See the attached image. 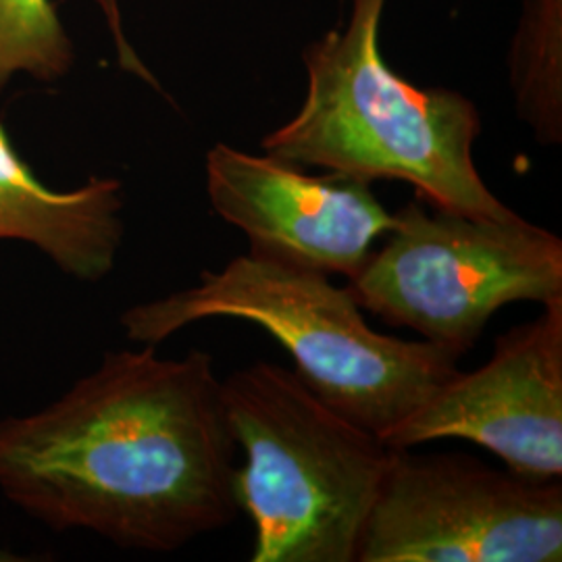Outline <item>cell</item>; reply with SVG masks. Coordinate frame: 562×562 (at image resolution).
<instances>
[{"label":"cell","instance_id":"obj_8","mask_svg":"<svg viewBox=\"0 0 562 562\" xmlns=\"http://www.w3.org/2000/svg\"><path fill=\"white\" fill-rule=\"evenodd\" d=\"M204 169L213 211L267 261L352 280L394 225L371 183L341 173L308 176L223 142L206 153Z\"/></svg>","mask_w":562,"mask_h":562},{"label":"cell","instance_id":"obj_6","mask_svg":"<svg viewBox=\"0 0 562 562\" xmlns=\"http://www.w3.org/2000/svg\"><path fill=\"white\" fill-rule=\"evenodd\" d=\"M562 485L462 454H411L385 475L357 562H559Z\"/></svg>","mask_w":562,"mask_h":562},{"label":"cell","instance_id":"obj_4","mask_svg":"<svg viewBox=\"0 0 562 562\" xmlns=\"http://www.w3.org/2000/svg\"><path fill=\"white\" fill-rule=\"evenodd\" d=\"M222 396L246 457L236 469V503L255 527L250 561L357 562L398 448L276 362L234 371Z\"/></svg>","mask_w":562,"mask_h":562},{"label":"cell","instance_id":"obj_11","mask_svg":"<svg viewBox=\"0 0 562 562\" xmlns=\"http://www.w3.org/2000/svg\"><path fill=\"white\" fill-rule=\"evenodd\" d=\"M71 65L74 44L50 0H0V90L15 74L59 80Z\"/></svg>","mask_w":562,"mask_h":562},{"label":"cell","instance_id":"obj_13","mask_svg":"<svg viewBox=\"0 0 562 562\" xmlns=\"http://www.w3.org/2000/svg\"><path fill=\"white\" fill-rule=\"evenodd\" d=\"M7 552H0V561H18L15 557H4Z\"/></svg>","mask_w":562,"mask_h":562},{"label":"cell","instance_id":"obj_1","mask_svg":"<svg viewBox=\"0 0 562 562\" xmlns=\"http://www.w3.org/2000/svg\"><path fill=\"white\" fill-rule=\"evenodd\" d=\"M236 452L213 357L162 359L144 344L0 422V492L55 531L173 552L240 513Z\"/></svg>","mask_w":562,"mask_h":562},{"label":"cell","instance_id":"obj_10","mask_svg":"<svg viewBox=\"0 0 562 562\" xmlns=\"http://www.w3.org/2000/svg\"><path fill=\"white\" fill-rule=\"evenodd\" d=\"M510 80L521 120L536 140L561 144V0H529L525 9Z\"/></svg>","mask_w":562,"mask_h":562},{"label":"cell","instance_id":"obj_9","mask_svg":"<svg viewBox=\"0 0 562 562\" xmlns=\"http://www.w3.org/2000/svg\"><path fill=\"white\" fill-rule=\"evenodd\" d=\"M121 211V181L90 178L69 192L42 183L0 123V240L32 244L63 273L99 281L120 255Z\"/></svg>","mask_w":562,"mask_h":562},{"label":"cell","instance_id":"obj_2","mask_svg":"<svg viewBox=\"0 0 562 562\" xmlns=\"http://www.w3.org/2000/svg\"><path fill=\"white\" fill-rule=\"evenodd\" d=\"M387 0H352L350 20L304 48L306 94L299 113L261 140L265 155L373 183L398 180L427 206L513 220L482 180L473 146L477 106L448 88H422L383 59Z\"/></svg>","mask_w":562,"mask_h":562},{"label":"cell","instance_id":"obj_5","mask_svg":"<svg viewBox=\"0 0 562 562\" xmlns=\"http://www.w3.org/2000/svg\"><path fill=\"white\" fill-rule=\"evenodd\" d=\"M348 288L383 322L464 357L504 306L562 296V240L521 215L483 220L415 199Z\"/></svg>","mask_w":562,"mask_h":562},{"label":"cell","instance_id":"obj_3","mask_svg":"<svg viewBox=\"0 0 562 562\" xmlns=\"http://www.w3.org/2000/svg\"><path fill=\"white\" fill-rule=\"evenodd\" d=\"M206 319L255 323L292 355L296 375L350 422L385 438L461 369V352L375 331L348 285L250 252L192 288L130 306L121 327L157 346Z\"/></svg>","mask_w":562,"mask_h":562},{"label":"cell","instance_id":"obj_7","mask_svg":"<svg viewBox=\"0 0 562 562\" xmlns=\"http://www.w3.org/2000/svg\"><path fill=\"white\" fill-rule=\"evenodd\" d=\"M448 438L482 446L522 480H561L562 296L498 336L490 361L443 383L385 443L411 450Z\"/></svg>","mask_w":562,"mask_h":562},{"label":"cell","instance_id":"obj_12","mask_svg":"<svg viewBox=\"0 0 562 562\" xmlns=\"http://www.w3.org/2000/svg\"><path fill=\"white\" fill-rule=\"evenodd\" d=\"M101 7L102 15L106 20V25L111 30V36L115 41V48H117V60H120L121 69L138 76L144 81H148L150 86L159 88V83L155 80V76L146 69V65L142 63L140 57L136 55V50L132 48V44L125 38L123 34V25H121V11L120 0H94Z\"/></svg>","mask_w":562,"mask_h":562}]
</instances>
